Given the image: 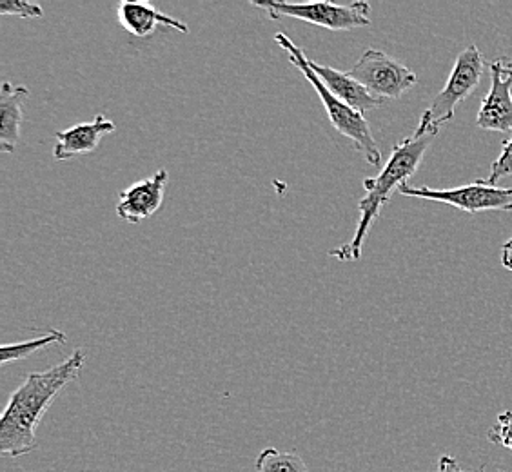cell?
I'll use <instances>...</instances> for the list:
<instances>
[{
    "label": "cell",
    "mask_w": 512,
    "mask_h": 472,
    "mask_svg": "<svg viewBox=\"0 0 512 472\" xmlns=\"http://www.w3.org/2000/svg\"><path fill=\"white\" fill-rule=\"evenodd\" d=\"M30 97L26 86H13L4 82L0 89V151L15 153L20 140V126L24 120L22 106Z\"/></svg>",
    "instance_id": "13"
},
{
    "label": "cell",
    "mask_w": 512,
    "mask_h": 472,
    "mask_svg": "<svg viewBox=\"0 0 512 472\" xmlns=\"http://www.w3.org/2000/svg\"><path fill=\"white\" fill-rule=\"evenodd\" d=\"M502 266L512 273V238L502 247Z\"/></svg>",
    "instance_id": "20"
},
{
    "label": "cell",
    "mask_w": 512,
    "mask_h": 472,
    "mask_svg": "<svg viewBox=\"0 0 512 472\" xmlns=\"http://www.w3.org/2000/svg\"><path fill=\"white\" fill-rule=\"evenodd\" d=\"M483 68L485 60L476 44L467 46L456 57L453 71L445 82L444 89L434 97L431 106L425 109L414 135H438L440 128L454 117V109L458 108V104L476 91L483 77Z\"/></svg>",
    "instance_id": "4"
},
{
    "label": "cell",
    "mask_w": 512,
    "mask_h": 472,
    "mask_svg": "<svg viewBox=\"0 0 512 472\" xmlns=\"http://www.w3.org/2000/svg\"><path fill=\"white\" fill-rule=\"evenodd\" d=\"M349 73L380 100L400 99L418 80L413 69L380 50L365 51Z\"/></svg>",
    "instance_id": "7"
},
{
    "label": "cell",
    "mask_w": 512,
    "mask_h": 472,
    "mask_svg": "<svg viewBox=\"0 0 512 472\" xmlns=\"http://www.w3.org/2000/svg\"><path fill=\"white\" fill-rule=\"evenodd\" d=\"M68 340V336L64 335L59 329H51L50 333H46L39 338H33L28 342H20V344L2 345L0 347V362L2 365L11 364V362H19L28 358L31 354L37 353L40 349H46L53 344H64Z\"/></svg>",
    "instance_id": "14"
},
{
    "label": "cell",
    "mask_w": 512,
    "mask_h": 472,
    "mask_svg": "<svg viewBox=\"0 0 512 472\" xmlns=\"http://www.w3.org/2000/svg\"><path fill=\"white\" fill-rule=\"evenodd\" d=\"M494 64L502 69L507 77H511L512 79V59H509V57H500V59L494 60Z\"/></svg>",
    "instance_id": "21"
},
{
    "label": "cell",
    "mask_w": 512,
    "mask_h": 472,
    "mask_svg": "<svg viewBox=\"0 0 512 472\" xmlns=\"http://www.w3.org/2000/svg\"><path fill=\"white\" fill-rule=\"evenodd\" d=\"M512 175V140L503 142L502 155L494 160L491 166V173L489 177L485 178L489 184L498 186V182L503 178L511 177Z\"/></svg>",
    "instance_id": "18"
},
{
    "label": "cell",
    "mask_w": 512,
    "mask_h": 472,
    "mask_svg": "<svg viewBox=\"0 0 512 472\" xmlns=\"http://www.w3.org/2000/svg\"><path fill=\"white\" fill-rule=\"evenodd\" d=\"M489 442L502 445L512 453V411L498 414L496 423L489 429Z\"/></svg>",
    "instance_id": "17"
},
{
    "label": "cell",
    "mask_w": 512,
    "mask_h": 472,
    "mask_svg": "<svg viewBox=\"0 0 512 472\" xmlns=\"http://www.w3.org/2000/svg\"><path fill=\"white\" fill-rule=\"evenodd\" d=\"M491 89L483 99L476 126L485 131H512V79L503 73L502 69L491 62Z\"/></svg>",
    "instance_id": "9"
},
{
    "label": "cell",
    "mask_w": 512,
    "mask_h": 472,
    "mask_svg": "<svg viewBox=\"0 0 512 472\" xmlns=\"http://www.w3.org/2000/svg\"><path fill=\"white\" fill-rule=\"evenodd\" d=\"M115 129V122H111L104 115H97L91 122H82L73 128L57 131L53 158L64 162L79 155H89L99 148L102 138L111 135Z\"/></svg>",
    "instance_id": "10"
},
{
    "label": "cell",
    "mask_w": 512,
    "mask_h": 472,
    "mask_svg": "<svg viewBox=\"0 0 512 472\" xmlns=\"http://www.w3.org/2000/svg\"><path fill=\"white\" fill-rule=\"evenodd\" d=\"M275 42L282 50L287 51L289 62L309 80V84L313 86L316 95L320 97L322 104H324L331 126L340 135L349 138L371 166L380 168L382 166V151H380L378 144H376L373 131H371L369 122L365 120L364 113H358L356 109L349 108L347 104L340 102L329 89L325 88L324 82L316 77L315 71L309 66V59H307L306 53L300 50L287 35L276 33Z\"/></svg>",
    "instance_id": "3"
},
{
    "label": "cell",
    "mask_w": 512,
    "mask_h": 472,
    "mask_svg": "<svg viewBox=\"0 0 512 472\" xmlns=\"http://www.w3.org/2000/svg\"><path fill=\"white\" fill-rule=\"evenodd\" d=\"M309 66L315 71L316 77L324 82L325 88L335 95L336 99L347 104L349 108L356 109L358 113H365V111L382 106L384 100L371 95L358 80L351 77V73L338 71L329 66H320L311 59H309Z\"/></svg>",
    "instance_id": "12"
},
{
    "label": "cell",
    "mask_w": 512,
    "mask_h": 472,
    "mask_svg": "<svg viewBox=\"0 0 512 472\" xmlns=\"http://www.w3.org/2000/svg\"><path fill=\"white\" fill-rule=\"evenodd\" d=\"M400 193L404 197L424 198L458 207L473 217L483 211H512V187L493 186L487 180H476L473 184L451 189L413 187L404 184L400 187Z\"/></svg>",
    "instance_id": "6"
},
{
    "label": "cell",
    "mask_w": 512,
    "mask_h": 472,
    "mask_svg": "<svg viewBox=\"0 0 512 472\" xmlns=\"http://www.w3.org/2000/svg\"><path fill=\"white\" fill-rule=\"evenodd\" d=\"M86 353L75 351L48 371L30 373L13 391L0 420V454L19 458L37 449V427L60 391L79 376Z\"/></svg>",
    "instance_id": "1"
},
{
    "label": "cell",
    "mask_w": 512,
    "mask_h": 472,
    "mask_svg": "<svg viewBox=\"0 0 512 472\" xmlns=\"http://www.w3.org/2000/svg\"><path fill=\"white\" fill-rule=\"evenodd\" d=\"M434 138H436L434 133L404 138L394 146L393 153L380 171V175L375 178H365V197L358 204L360 220L356 226L355 236L344 246L333 249L329 255L342 262L360 260L369 229L375 224L376 218L380 217L385 204H389L394 191L396 189L400 191V187L407 184V180L418 171Z\"/></svg>",
    "instance_id": "2"
},
{
    "label": "cell",
    "mask_w": 512,
    "mask_h": 472,
    "mask_svg": "<svg viewBox=\"0 0 512 472\" xmlns=\"http://www.w3.org/2000/svg\"><path fill=\"white\" fill-rule=\"evenodd\" d=\"M117 19L129 35H135L138 39L151 37L158 28L177 30L184 35L189 33L188 24L158 11L149 2H129V0L120 2L117 6Z\"/></svg>",
    "instance_id": "11"
},
{
    "label": "cell",
    "mask_w": 512,
    "mask_h": 472,
    "mask_svg": "<svg viewBox=\"0 0 512 472\" xmlns=\"http://www.w3.org/2000/svg\"><path fill=\"white\" fill-rule=\"evenodd\" d=\"M434 472H487L483 471V469H476V471H463L462 467H460V463L453 456H449V454H444L440 460H438V467H436V471ZM498 472H509V471H498Z\"/></svg>",
    "instance_id": "19"
},
{
    "label": "cell",
    "mask_w": 512,
    "mask_h": 472,
    "mask_svg": "<svg viewBox=\"0 0 512 472\" xmlns=\"http://www.w3.org/2000/svg\"><path fill=\"white\" fill-rule=\"evenodd\" d=\"M251 6L266 10L273 20H304L307 24L320 26L329 31H351L371 26V6L367 2L335 4V2H311V4H289L282 0L267 2L253 0Z\"/></svg>",
    "instance_id": "5"
},
{
    "label": "cell",
    "mask_w": 512,
    "mask_h": 472,
    "mask_svg": "<svg viewBox=\"0 0 512 472\" xmlns=\"http://www.w3.org/2000/svg\"><path fill=\"white\" fill-rule=\"evenodd\" d=\"M0 15H11L20 19H40L44 17V10L39 4L26 2V0H0Z\"/></svg>",
    "instance_id": "16"
},
{
    "label": "cell",
    "mask_w": 512,
    "mask_h": 472,
    "mask_svg": "<svg viewBox=\"0 0 512 472\" xmlns=\"http://www.w3.org/2000/svg\"><path fill=\"white\" fill-rule=\"evenodd\" d=\"M256 472H309L300 454L295 451H276L267 447L256 458Z\"/></svg>",
    "instance_id": "15"
},
{
    "label": "cell",
    "mask_w": 512,
    "mask_h": 472,
    "mask_svg": "<svg viewBox=\"0 0 512 472\" xmlns=\"http://www.w3.org/2000/svg\"><path fill=\"white\" fill-rule=\"evenodd\" d=\"M168 180V171L160 169L153 177L144 178L124 189L117 204V215L129 224H140L155 215L164 202Z\"/></svg>",
    "instance_id": "8"
}]
</instances>
